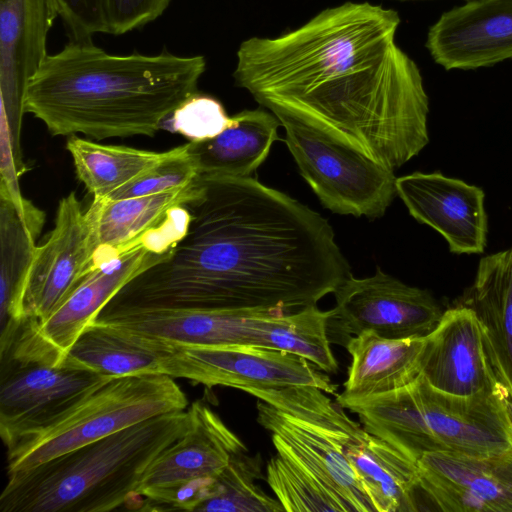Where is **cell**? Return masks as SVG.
I'll use <instances>...</instances> for the list:
<instances>
[{"instance_id": "cell-1", "label": "cell", "mask_w": 512, "mask_h": 512, "mask_svg": "<svg viewBox=\"0 0 512 512\" xmlns=\"http://www.w3.org/2000/svg\"><path fill=\"white\" fill-rule=\"evenodd\" d=\"M185 236L127 282L101 312L294 311L351 275L328 221L249 177L199 178Z\"/></svg>"}, {"instance_id": "cell-2", "label": "cell", "mask_w": 512, "mask_h": 512, "mask_svg": "<svg viewBox=\"0 0 512 512\" xmlns=\"http://www.w3.org/2000/svg\"><path fill=\"white\" fill-rule=\"evenodd\" d=\"M395 10L368 2L327 8L280 36L251 37L233 77L263 107L306 113L396 169L428 144L429 98L397 45Z\"/></svg>"}, {"instance_id": "cell-3", "label": "cell", "mask_w": 512, "mask_h": 512, "mask_svg": "<svg viewBox=\"0 0 512 512\" xmlns=\"http://www.w3.org/2000/svg\"><path fill=\"white\" fill-rule=\"evenodd\" d=\"M205 68L200 55H115L71 39L30 80L24 110L54 136L151 137L197 93Z\"/></svg>"}, {"instance_id": "cell-4", "label": "cell", "mask_w": 512, "mask_h": 512, "mask_svg": "<svg viewBox=\"0 0 512 512\" xmlns=\"http://www.w3.org/2000/svg\"><path fill=\"white\" fill-rule=\"evenodd\" d=\"M187 409L157 415L7 474L1 512H106L135 495L150 463L187 429Z\"/></svg>"}, {"instance_id": "cell-5", "label": "cell", "mask_w": 512, "mask_h": 512, "mask_svg": "<svg viewBox=\"0 0 512 512\" xmlns=\"http://www.w3.org/2000/svg\"><path fill=\"white\" fill-rule=\"evenodd\" d=\"M364 429L418 461L428 452L498 453L512 449L507 395L460 396L432 386L423 375L397 390L344 403Z\"/></svg>"}, {"instance_id": "cell-6", "label": "cell", "mask_w": 512, "mask_h": 512, "mask_svg": "<svg viewBox=\"0 0 512 512\" xmlns=\"http://www.w3.org/2000/svg\"><path fill=\"white\" fill-rule=\"evenodd\" d=\"M173 377L152 373L112 377L45 426L7 448V474L23 471L157 415L185 410Z\"/></svg>"}, {"instance_id": "cell-7", "label": "cell", "mask_w": 512, "mask_h": 512, "mask_svg": "<svg viewBox=\"0 0 512 512\" xmlns=\"http://www.w3.org/2000/svg\"><path fill=\"white\" fill-rule=\"evenodd\" d=\"M285 129V142L302 177L321 203L339 214L377 218L396 193L394 170L344 134L293 108L266 106Z\"/></svg>"}, {"instance_id": "cell-8", "label": "cell", "mask_w": 512, "mask_h": 512, "mask_svg": "<svg viewBox=\"0 0 512 512\" xmlns=\"http://www.w3.org/2000/svg\"><path fill=\"white\" fill-rule=\"evenodd\" d=\"M182 239L160 235L93 269L44 320L23 321L0 359L61 365L68 350L106 304L141 271L164 259Z\"/></svg>"}, {"instance_id": "cell-9", "label": "cell", "mask_w": 512, "mask_h": 512, "mask_svg": "<svg viewBox=\"0 0 512 512\" xmlns=\"http://www.w3.org/2000/svg\"><path fill=\"white\" fill-rule=\"evenodd\" d=\"M159 373L244 392L288 386H314L329 394L337 390L324 371L301 356L245 345L173 344L159 365Z\"/></svg>"}, {"instance_id": "cell-10", "label": "cell", "mask_w": 512, "mask_h": 512, "mask_svg": "<svg viewBox=\"0 0 512 512\" xmlns=\"http://www.w3.org/2000/svg\"><path fill=\"white\" fill-rule=\"evenodd\" d=\"M334 295L328 328L348 338L366 331L392 339L425 337L445 311L428 290L409 286L379 267L367 278L351 274Z\"/></svg>"}, {"instance_id": "cell-11", "label": "cell", "mask_w": 512, "mask_h": 512, "mask_svg": "<svg viewBox=\"0 0 512 512\" xmlns=\"http://www.w3.org/2000/svg\"><path fill=\"white\" fill-rule=\"evenodd\" d=\"M59 17L54 0H0L2 156L23 164L19 135L30 80L47 58L46 43Z\"/></svg>"}, {"instance_id": "cell-12", "label": "cell", "mask_w": 512, "mask_h": 512, "mask_svg": "<svg viewBox=\"0 0 512 512\" xmlns=\"http://www.w3.org/2000/svg\"><path fill=\"white\" fill-rule=\"evenodd\" d=\"M0 435L8 447L112 378L65 363L0 359Z\"/></svg>"}, {"instance_id": "cell-13", "label": "cell", "mask_w": 512, "mask_h": 512, "mask_svg": "<svg viewBox=\"0 0 512 512\" xmlns=\"http://www.w3.org/2000/svg\"><path fill=\"white\" fill-rule=\"evenodd\" d=\"M97 245L75 192L63 197L54 227L37 246L21 296L22 322L46 319L93 269Z\"/></svg>"}, {"instance_id": "cell-14", "label": "cell", "mask_w": 512, "mask_h": 512, "mask_svg": "<svg viewBox=\"0 0 512 512\" xmlns=\"http://www.w3.org/2000/svg\"><path fill=\"white\" fill-rule=\"evenodd\" d=\"M418 489L445 512H512V449L488 454L428 452Z\"/></svg>"}, {"instance_id": "cell-15", "label": "cell", "mask_w": 512, "mask_h": 512, "mask_svg": "<svg viewBox=\"0 0 512 512\" xmlns=\"http://www.w3.org/2000/svg\"><path fill=\"white\" fill-rule=\"evenodd\" d=\"M257 421L271 432L277 453L310 473L339 497L350 512H376L355 475L344 446L355 433H348L286 414L258 400Z\"/></svg>"}, {"instance_id": "cell-16", "label": "cell", "mask_w": 512, "mask_h": 512, "mask_svg": "<svg viewBox=\"0 0 512 512\" xmlns=\"http://www.w3.org/2000/svg\"><path fill=\"white\" fill-rule=\"evenodd\" d=\"M200 189L197 178L186 187L158 194L93 199L86 211L97 245L93 269L154 237H184L191 218L187 205Z\"/></svg>"}, {"instance_id": "cell-17", "label": "cell", "mask_w": 512, "mask_h": 512, "mask_svg": "<svg viewBox=\"0 0 512 512\" xmlns=\"http://www.w3.org/2000/svg\"><path fill=\"white\" fill-rule=\"evenodd\" d=\"M396 193L410 215L436 230L454 254H480L487 245L488 217L482 188L441 172L396 178Z\"/></svg>"}, {"instance_id": "cell-18", "label": "cell", "mask_w": 512, "mask_h": 512, "mask_svg": "<svg viewBox=\"0 0 512 512\" xmlns=\"http://www.w3.org/2000/svg\"><path fill=\"white\" fill-rule=\"evenodd\" d=\"M186 431L147 467L135 490L151 499L192 481L218 475L235 456L247 452L243 441L203 401L187 407Z\"/></svg>"}, {"instance_id": "cell-19", "label": "cell", "mask_w": 512, "mask_h": 512, "mask_svg": "<svg viewBox=\"0 0 512 512\" xmlns=\"http://www.w3.org/2000/svg\"><path fill=\"white\" fill-rule=\"evenodd\" d=\"M426 47L446 70H470L512 59V0H470L443 13Z\"/></svg>"}, {"instance_id": "cell-20", "label": "cell", "mask_w": 512, "mask_h": 512, "mask_svg": "<svg viewBox=\"0 0 512 512\" xmlns=\"http://www.w3.org/2000/svg\"><path fill=\"white\" fill-rule=\"evenodd\" d=\"M421 375L435 388L450 394L471 396L495 390L506 394L489 362L476 314L460 304L446 309L426 336Z\"/></svg>"}, {"instance_id": "cell-21", "label": "cell", "mask_w": 512, "mask_h": 512, "mask_svg": "<svg viewBox=\"0 0 512 512\" xmlns=\"http://www.w3.org/2000/svg\"><path fill=\"white\" fill-rule=\"evenodd\" d=\"M45 213L20 190L0 184V348L14 338L21 323V296L35 255Z\"/></svg>"}, {"instance_id": "cell-22", "label": "cell", "mask_w": 512, "mask_h": 512, "mask_svg": "<svg viewBox=\"0 0 512 512\" xmlns=\"http://www.w3.org/2000/svg\"><path fill=\"white\" fill-rule=\"evenodd\" d=\"M460 305L476 314L498 384L512 388V246L480 259L472 285Z\"/></svg>"}, {"instance_id": "cell-23", "label": "cell", "mask_w": 512, "mask_h": 512, "mask_svg": "<svg viewBox=\"0 0 512 512\" xmlns=\"http://www.w3.org/2000/svg\"><path fill=\"white\" fill-rule=\"evenodd\" d=\"M425 344L426 336L392 339L373 331L349 337L345 346L351 364L337 403L342 406L412 383L421 374Z\"/></svg>"}, {"instance_id": "cell-24", "label": "cell", "mask_w": 512, "mask_h": 512, "mask_svg": "<svg viewBox=\"0 0 512 512\" xmlns=\"http://www.w3.org/2000/svg\"><path fill=\"white\" fill-rule=\"evenodd\" d=\"M344 453L376 512L419 510L417 461L362 428L348 439Z\"/></svg>"}, {"instance_id": "cell-25", "label": "cell", "mask_w": 512, "mask_h": 512, "mask_svg": "<svg viewBox=\"0 0 512 512\" xmlns=\"http://www.w3.org/2000/svg\"><path fill=\"white\" fill-rule=\"evenodd\" d=\"M232 119L217 136L187 143L199 178L249 177L267 158L279 120L262 109L244 110Z\"/></svg>"}, {"instance_id": "cell-26", "label": "cell", "mask_w": 512, "mask_h": 512, "mask_svg": "<svg viewBox=\"0 0 512 512\" xmlns=\"http://www.w3.org/2000/svg\"><path fill=\"white\" fill-rule=\"evenodd\" d=\"M330 310L310 305L294 311H251L244 319L240 345L279 350L301 356L326 373L338 371L332 352Z\"/></svg>"}, {"instance_id": "cell-27", "label": "cell", "mask_w": 512, "mask_h": 512, "mask_svg": "<svg viewBox=\"0 0 512 512\" xmlns=\"http://www.w3.org/2000/svg\"><path fill=\"white\" fill-rule=\"evenodd\" d=\"M172 345L93 321L62 363L111 377L159 373V365Z\"/></svg>"}, {"instance_id": "cell-28", "label": "cell", "mask_w": 512, "mask_h": 512, "mask_svg": "<svg viewBox=\"0 0 512 512\" xmlns=\"http://www.w3.org/2000/svg\"><path fill=\"white\" fill-rule=\"evenodd\" d=\"M78 179L93 199L107 198L175 154L177 147L155 152L104 145L71 135L66 143Z\"/></svg>"}, {"instance_id": "cell-29", "label": "cell", "mask_w": 512, "mask_h": 512, "mask_svg": "<svg viewBox=\"0 0 512 512\" xmlns=\"http://www.w3.org/2000/svg\"><path fill=\"white\" fill-rule=\"evenodd\" d=\"M262 459L241 453L215 477L212 496L201 503L198 512H283L277 498L268 495L257 480L263 478Z\"/></svg>"}, {"instance_id": "cell-30", "label": "cell", "mask_w": 512, "mask_h": 512, "mask_svg": "<svg viewBox=\"0 0 512 512\" xmlns=\"http://www.w3.org/2000/svg\"><path fill=\"white\" fill-rule=\"evenodd\" d=\"M267 483L288 512H350L347 505L301 466L277 453L267 464Z\"/></svg>"}, {"instance_id": "cell-31", "label": "cell", "mask_w": 512, "mask_h": 512, "mask_svg": "<svg viewBox=\"0 0 512 512\" xmlns=\"http://www.w3.org/2000/svg\"><path fill=\"white\" fill-rule=\"evenodd\" d=\"M254 395L276 409L324 426L348 433L361 427L342 408L336 407L323 390L314 386H288L271 389H250Z\"/></svg>"}, {"instance_id": "cell-32", "label": "cell", "mask_w": 512, "mask_h": 512, "mask_svg": "<svg viewBox=\"0 0 512 512\" xmlns=\"http://www.w3.org/2000/svg\"><path fill=\"white\" fill-rule=\"evenodd\" d=\"M232 122L218 100L196 93L174 110L162 128L196 142L217 136Z\"/></svg>"}, {"instance_id": "cell-33", "label": "cell", "mask_w": 512, "mask_h": 512, "mask_svg": "<svg viewBox=\"0 0 512 512\" xmlns=\"http://www.w3.org/2000/svg\"><path fill=\"white\" fill-rule=\"evenodd\" d=\"M198 178L188 144L177 147L174 155L139 178L111 193L108 200L158 194L186 187Z\"/></svg>"}, {"instance_id": "cell-34", "label": "cell", "mask_w": 512, "mask_h": 512, "mask_svg": "<svg viewBox=\"0 0 512 512\" xmlns=\"http://www.w3.org/2000/svg\"><path fill=\"white\" fill-rule=\"evenodd\" d=\"M71 39L108 33L107 0H54Z\"/></svg>"}, {"instance_id": "cell-35", "label": "cell", "mask_w": 512, "mask_h": 512, "mask_svg": "<svg viewBox=\"0 0 512 512\" xmlns=\"http://www.w3.org/2000/svg\"><path fill=\"white\" fill-rule=\"evenodd\" d=\"M171 0H107L108 34L121 35L156 20Z\"/></svg>"}, {"instance_id": "cell-36", "label": "cell", "mask_w": 512, "mask_h": 512, "mask_svg": "<svg viewBox=\"0 0 512 512\" xmlns=\"http://www.w3.org/2000/svg\"><path fill=\"white\" fill-rule=\"evenodd\" d=\"M508 406H509V411H510V414H511V417H512V388H511V393H510V396H509V399H508Z\"/></svg>"}]
</instances>
